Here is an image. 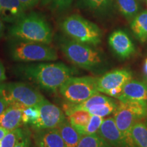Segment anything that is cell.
I'll return each mask as SVG.
<instances>
[{
	"instance_id": "cell-1",
	"label": "cell",
	"mask_w": 147,
	"mask_h": 147,
	"mask_svg": "<svg viewBox=\"0 0 147 147\" xmlns=\"http://www.w3.org/2000/svg\"><path fill=\"white\" fill-rule=\"evenodd\" d=\"M23 73L42 89L55 92L74 74V70L63 63H39L27 65Z\"/></svg>"
},
{
	"instance_id": "cell-2",
	"label": "cell",
	"mask_w": 147,
	"mask_h": 147,
	"mask_svg": "<svg viewBox=\"0 0 147 147\" xmlns=\"http://www.w3.org/2000/svg\"><path fill=\"white\" fill-rule=\"evenodd\" d=\"M8 34L14 40L49 45L53 32L47 20L39 14L31 12L14 23Z\"/></svg>"
},
{
	"instance_id": "cell-3",
	"label": "cell",
	"mask_w": 147,
	"mask_h": 147,
	"mask_svg": "<svg viewBox=\"0 0 147 147\" xmlns=\"http://www.w3.org/2000/svg\"><path fill=\"white\" fill-rule=\"evenodd\" d=\"M147 117V102H121L114 113V119L121 132L122 147H137L132 136V127L140 119Z\"/></svg>"
},
{
	"instance_id": "cell-4",
	"label": "cell",
	"mask_w": 147,
	"mask_h": 147,
	"mask_svg": "<svg viewBox=\"0 0 147 147\" xmlns=\"http://www.w3.org/2000/svg\"><path fill=\"white\" fill-rule=\"evenodd\" d=\"M62 31L71 40L97 46L102 40V32L97 25L78 14H71L61 24Z\"/></svg>"
},
{
	"instance_id": "cell-5",
	"label": "cell",
	"mask_w": 147,
	"mask_h": 147,
	"mask_svg": "<svg viewBox=\"0 0 147 147\" xmlns=\"http://www.w3.org/2000/svg\"><path fill=\"white\" fill-rule=\"evenodd\" d=\"M10 54L16 61H49L58 59L57 51L49 45L17 40L11 43Z\"/></svg>"
},
{
	"instance_id": "cell-6",
	"label": "cell",
	"mask_w": 147,
	"mask_h": 147,
	"mask_svg": "<svg viewBox=\"0 0 147 147\" xmlns=\"http://www.w3.org/2000/svg\"><path fill=\"white\" fill-rule=\"evenodd\" d=\"M60 48L69 61L81 68L93 69L102 62L100 53L91 45L73 40H63L61 42Z\"/></svg>"
},
{
	"instance_id": "cell-7",
	"label": "cell",
	"mask_w": 147,
	"mask_h": 147,
	"mask_svg": "<svg viewBox=\"0 0 147 147\" xmlns=\"http://www.w3.org/2000/svg\"><path fill=\"white\" fill-rule=\"evenodd\" d=\"M0 95L8 106L24 107L36 106L45 99L38 90L23 82H3L0 84Z\"/></svg>"
},
{
	"instance_id": "cell-8",
	"label": "cell",
	"mask_w": 147,
	"mask_h": 147,
	"mask_svg": "<svg viewBox=\"0 0 147 147\" xmlns=\"http://www.w3.org/2000/svg\"><path fill=\"white\" fill-rule=\"evenodd\" d=\"M61 95L68 102L77 104L100 93L97 78L92 76L70 77L59 88Z\"/></svg>"
},
{
	"instance_id": "cell-9",
	"label": "cell",
	"mask_w": 147,
	"mask_h": 147,
	"mask_svg": "<svg viewBox=\"0 0 147 147\" xmlns=\"http://www.w3.org/2000/svg\"><path fill=\"white\" fill-rule=\"evenodd\" d=\"M132 80V73L127 69H117L97 78V89L100 93L118 98L125 84Z\"/></svg>"
},
{
	"instance_id": "cell-10",
	"label": "cell",
	"mask_w": 147,
	"mask_h": 147,
	"mask_svg": "<svg viewBox=\"0 0 147 147\" xmlns=\"http://www.w3.org/2000/svg\"><path fill=\"white\" fill-rule=\"evenodd\" d=\"M36 106L40 113L38 121L32 125L36 131L58 128L66 119L63 110L46 99H44Z\"/></svg>"
},
{
	"instance_id": "cell-11",
	"label": "cell",
	"mask_w": 147,
	"mask_h": 147,
	"mask_svg": "<svg viewBox=\"0 0 147 147\" xmlns=\"http://www.w3.org/2000/svg\"><path fill=\"white\" fill-rule=\"evenodd\" d=\"M108 43L112 50L121 59H127L134 54L136 48L129 35L124 31L116 30L110 34Z\"/></svg>"
},
{
	"instance_id": "cell-12",
	"label": "cell",
	"mask_w": 147,
	"mask_h": 147,
	"mask_svg": "<svg viewBox=\"0 0 147 147\" xmlns=\"http://www.w3.org/2000/svg\"><path fill=\"white\" fill-rule=\"evenodd\" d=\"M118 100L120 102L139 101L147 102V84L138 80H131L125 84Z\"/></svg>"
},
{
	"instance_id": "cell-13",
	"label": "cell",
	"mask_w": 147,
	"mask_h": 147,
	"mask_svg": "<svg viewBox=\"0 0 147 147\" xmlns=\"http://www.w3.org/2000/svg\"><path fill=\"white\" fill-rule=\"evenodd\" d=\"M34 137L39 147H67L57 128L38 130Z\"/></svg>"
},
{
	"instance_id": "cell-14",
	"label": "cell",
	"mask_w": 147,
	"mask_h": 147,
	"mask_svg": "<svg viewBox=\"0 0 147 147\" xmlns=\"http://www.w3.org/2000/svg\"><path fill=\"white\" fill-rule=\"evenodd\" d=\"M24 107L18 105H9L0 115V125L8 131L18 128L23 124L22 115Z\"/></svg>"
},
{
	"instance_id": "cell-15",
	"label": "cell",
	"mask_w": 147,
	"mask_h": 147,
	"mask_svg": "<svg viewBox=\"0 0 147 147\" xmlns=\"http://www.w3.org/2000/svg\"><path fill=\"white\" fill-rule=\"evenodd\" d=\"M97 134L113 147H122L121 132L114 117L104 119Z\"/></svg>"
},
{
	"instance_id": "cell-16",
	"label": "cell",
	"mask_w": 147,
	"mask_h": 147,
	"mask_svg": "<svg viewBox=\"0 0 147 147\" xmlns=\"http://www.w3.org/2000/svg\"><path fill=\"white\" fill-rule=\"evenodd\" d=\"M25 10L19 0H0V18L8 23H15L25 15Z\"/></svg>"
},
{
	"instance_id": "cell-17",
	"label": "cell",
	"mask_w": 147,
	"mask_h": 147,
	"mask_svg": "<svg viewBox=\"0 0 147 147\" xmlns=\"http://www.w3.org/2000/svg\"><path fill=\"white\" fill-rule=\"evenodd\" d=\"M57 129L67 147H76L79 141L83 136L71 125L67 119Z\"/></svg>"
},
{
	"instance_id": "cell-18",
	"label": "cell",
	"mask_w": 147,
	"mask_h": 147,
	"mask_svg": "<svg viewBox=\"0 0 147 147\" xmlns=\"http://www.w3.org/2000/svg\"><path fill=\"white\" fill-rule=\"evenodd\" d=\"M131 29L139 41H147V10L139 12L131 20Z\"/></svg>"
},
{
	"instance_id": "cell-19",
	"label": "cell",
	"mask_w": 147,
	"mask_h": 147,
	"mask_svg": "<svg viewBox=\"0 0 147 147\" xmlns=\"http://www.w3.org/2000/svg\"><path fill=\"white\" fill-rule=\"evenodd\" d=\"M67 116V119L71 125L76 129L79 133L84 136V130L91 119V114L87 110H78L72 112Z\"/></svg>"
},
{
	"instance_id": "cell-20",
	"label": "cell",
	"mask_w": 147,
	"mask_h": 147,
	"mask_svg": "<svg viewBox=\"0 0 147 147\" xmlns=\"http://www.w3.org/2000/svg\"><path fill=\"white\" fill-rule=\"evenodd\" d=\"M119 12L128 20H132L139 13L138 0H114Z\"/></svg>"
},
{
	"instance_id": "cell-21",
	"label": "cell",
	"mask_w": 147,
	"mask_h": 147,
	"mask_svg": "<svg viewBox=\"0 0 147 147\" xmlns=\"http://www.w3.org/2000/svg\"><path fill=\"white\" fill-rule=\"evenodd\" d=\"M79 1L81 5L92 12L104 14L111 9L114 0H79Z\"/></svg>"
},
{
	"instance_id": "cell-22",
	"label": "cell",
	"mask_w": 147,
	"mask_h": 147,
	"mask_svg": "<svg viewBox=\"0 0 147 147\" xmlns=\"http://www.w3.org/2000/svg\"><path fill=\"white\" fill-rule=\"evenodd\" d=\"M132 136L137 147H147V125L137 121L132 127Z\"/></svg>"
},
{
	"instance_id": "cell-23",
	"label": "cell",
	"mask_w": 147,
	"mask_h": 147,
	"mask_svg": "<svg viewBox=\"0 0 147 147\" xmlns=\"http://www.w3.org/2000/svg\"><path fill=\"white\" fill-rule=\"evenodd\" d=\"M27 134L26 130L19 127L8 131L0 141V147H14Z\"/></svg>"
},
{
	"instance_id": "cell-24",
	"label": "cell",
	"mask_w": 147,
	"mask_h": 147,
	"mask_svg": "<svg viewBox=\"0 0 147 147\" xmlns=\"http://www.w3.org/2000/svg\"><path fill=\"white\" fill-rule=\"evenodd\" d=\"M117 104L114 100L103 104H96L91 106L87 110L91 115H97L104 117L114 113L117 108Z\"/></svg>"
},
{
	"instance_id": "cell-25",
	"label": "cell",
	"mask_w": 147,
	"mask_h": 147,
	"mask_svg": "<svg viewBox=\"0 0 147 147\" xmlns=\"http://www.w3.org/2000/svg\"><path fill=\"white\" fill-rule=\"evenodd\" d=\"M76 147H113L98 134L84 135L79 141Z\"/></svg>"
},
{
	"instance_id": "cell-26",
	"label": "cell",
	"mask_w": 147,
	"mask_h": 147,
	"mask_svg": "<svg viewBox=\"0 0 147 147\" xmlns=\"http://www.w3.org/2000/svg\"><path fill=\"white\" fill-rule=\"evenodd\" d=\"M40 113L36 106L27 107L24 109L22 115V121L25 125H34L39 119Z\"/></svg>"
},
{
	"instance_id": "cell-27",
	"label": "cell",
	"mask_w": 147,
	"mask_h": 147,
	"mask_svg": "<svg viewBox=\"0 0 147 147\" xmlns=\"http://www.w3.org/2000/svg\"><path fill=\"white\" fill-rule=\"evenodd\" d=\"M104 119L102 117L97 115H91V119L88 123L85 130L84 132V135H91V134H97L102 125Z\"/></svg>"
},
{
	"instance_id": "cell-28",
	"label": "cell",
	"mask_w": 147,
	"mask_h": 147,
	"mask_svg": "<svg viewBox=\"0 0 147 147\" xmlns=\"http://www.w3.org/2000/svg\"><path fill=\"white\" fill-rule=\"evenodd\" d=\"M74 0H52L50 3L53 12H61L67 10L71 6Z\"/></svg>"
},
{
	"instance_id": "cell-29",
	"label": "cell",
	"mask_w": 147,
	"mask_h": 147,
	"mask_svg": "<svg viewBox=\"0 0 147 147\" xmlns=\"http://www.w3.org/2000/svg\"><path fill=\"white\" fill-rule=\"evenodd\" d=\"M19 1L24 10H27L38 5L40 1H41V0H19Z\"/></svg>"
},
{
	"instance_id": "cell-30",
	"label": "cell",
	"mask_w": 147,
	"mask_h": 147,
	"mask_svg": "<svg viewBox=\"0 0 147 147\" xmlns=\"http://www.w3.org/2000/svg\"><path fill=\"white\" fill-rule=\"evenodd\" d=\"M31 144V139L29 134H27L25 137L23 138L14 147H29Z\"/></svg>"
},
{
	"instance_id": "cell-31",
	"label": "cell",
	"mask_w": 147,
	"mask_h": 147,
	"mask_svg": "<svg viewBox=\"0 0 147 147\" xmlns=\"http://www.w3.org/2000/svg\"><path fill=\"white\" fill-rule=\"evenodd\" d=\"M6 79V75H5V70L3 63L0 61V84H2L3 81Z\"/></svg>"
},
{
	"instance_id": "cell-32",
	"label": "cell",
	"mask_w": 147,
	"mask_h": 147,
	"mask_svg": "<svg viewBox=\"0 0 147 147\" xmlns=\"http://www.w3.org/2000/svg\"><path fill=\"white\" fill-rule=\"evenodd\" d=\"M8 106V104L7 102L3 100L2 97L0 95V115L3 113V112L6 109V108Z\"/></svg>"
},
{
	"instance_id": "cell-33",
	"label": "cell",
	"mask_w": 147,
	"mask_h": 147,
	"mask_svg": "<svg viewBox=\"0 0 147 147\" xmlns=\"http://www.w3.org/2000/svg\"><path fill=\"white\" fill-rule=\"evenodd\" d=\"M8 130L5 129V128H3V127L0 125V141L2 140L3 138L7 134H8Z\"/></svg>"
},
{
	"instance_id": "cell-34",
	"label": "cell",
	"mask_w": 147,
	"mask_h": 147,
	"mask_svg": "<svg viewBox=\"0 0 147 147\" xmlns=\"http://www.w3.org/2000/svg\"><path fill=\"white\" fill-rule=\"evenodd\" d=\"M4 24H3V22L2 20L0 18V39L2 37L3 34V32H4Z\"/></svg>"
},
{
	"instance_id": "cell-35",
	"label": "cell",
	"mask_w": 147,
	"mask_h": 147,
	"mask_svg": "<svg viewBox=\"0 0 147 147\" xmlns=\"http://www.w3.org/2000/svg\"><path fill=\"white\" fill-rule=\"evenodd\" d=\"M51 1H52V0H41V3L42 5H50Z\"/></svg>"
},
{
	"instance_id": "cell-36",
	"label": "cell",
	"mask_w": 147,
	"mask_h": 147,
	"mask_svg": "<svg viewBox=\"0 0 147 147\" xmlns=\"http://www.w3.org/2000/svg\"><path fill=\"white\" fill-rule=\"evenodd\" d=\"M144 73L146 74V75L147 76V59L146 60H145V62H144Z\"/></svg>"
},
{
	"instance_id": "cell-37",
	"label": "cell",
	"mask_w": 147,
	"mask_h": 147,
	"mask_svg": "<svg viewBox=\"0 0 147 147\" xmlns=\"http://www.w3.org/2000/svg\"><path fill=\"white\" fill-rule=\"evenodd\" d=\"M146 125H147V118H146Z\"/></svg>"
},
{
	"instance_id": "cell-38",
	"label": "cell",
	"mask_w": 147,
	"mask_h": 147,
	"mask_svg": "<svg viewBox=\"0 0 147 147\" xmlns=\"http://www.w3.org/2000/svg\"><path fill=\"white\" fill-rule=\"evenodd\" d=\"M146 3H147V0H146Z\"/></svg>"
},
{
	"instance_id": "cell-39",
	"label": "cell",
	"mask_w": 147,
	"mask_h": 147,
	"mask_svg": "<svg viewBox=\"0 0 147 147\" xmlns=\"http://www.w3.org/2000/svg\"><path fill=\"white\" fill-rule=\"evenodd\" d=\"M35 147H39V146H35Z\"/></svg>"
}]
</instances>
